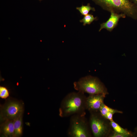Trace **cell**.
<instances>
[{
  "instance_id": "6da1fadb",
  "label": "cell",
  "mask_w": 137,
  "mask_h": 137,
  "mask_svg": "<svg viewBox=\"0 0 137 137\" xmlns=\"http://www.w3.org/2000/svg\"><path fill=\"white\" fill-rule=\"evenodd\" d=\"M86 98L84 93L79 91L68 94L61 102L59 116L65 117L76 114H85Z\"/></svg>"
},
{
  "instance_id": "7a4b0ae2",
  "label": "cell",
  "mask_w": 137,
  "mask_h": 137,
  "mask_svg": "<svg viewBox=\"0 0 137 137\" xmlns=\"http://www.w3.org/2000/svg\"><path fill=\"white\" fill-rule=\"evenodd\" d=\"M74 89L78 91L89 95L107 94V89L97 78L87 76L80 78L73 83Z\"/></svg>"
},
{
  "instance_id": "3957f363",
  "label": "cell",
  "mask_w": 137,
  "mask_h": 137,
  "mask_svg": "<svg viewBox=\"0 0 137 137\" xmlns=\"http://www.w3.org/2000/svg\"><path fill=\"white\" fill-rule=\"evenodd\" d=\"M85 114H76L71 116L67 134L71 137L91 136Z\"/></svg>"
},
{
  "instance_id": "277c9868",
  "label": "cell",
  "mask_w": 137,
  "mask_h": 137,
  "mask_svg": "<svg viewBox=\"0 0 137 137\" xmlns=\"http://www.w3.org/2000/svg\"><path fill=\"white\" fill-rule=\"evenodd\" d=\"M24 110L22 101L12 98H8L4 105L1 106V123L7 120H14L23 114Z\"/></svg>"
},
{
  "instance_id": "5b68a950",
  "label": "cell",
  "mask_w": 137,
  "mask_h": 137,
  "mask_svg": "<svg viewBox=\"0 0 137 137\" xmlns=\"http://www.w3.org/2000/svg\"><path fill=\"white\" fill-rule=\"evenodd\" d=\"M104 8L111 11L117 10L127 14L133 13L134 6L129 0H93Z\"/></svg>"
},
{
  "instance_id": "8992f818",
  "label": "cell",
  "mask_w": 137,
  "mask_h": 137,
  "mask_svg": "<svg viewBox=\"0 0 137 137\" xmlns=\"http://www.w3.org/2000/svg\"><path fill=\"white\" fill-rule=\"evenodd\" d=\"M90 113V124L94 136L101 137L107 135L109 132V126L105 121V118L99 112Z\"/></svg>"
},
{
  "instance_id": "52a82bcc",
  "label": "cell",
  "mask_w": 137,
  "mask_h": 137,
  "mask_svg": "<svg viewBox=\"0 0 137 137\" xmlns=\"http://www.w3.org/2000/svg\"><path fill=\"white\" fill-rule=\"evenodd\" d=\"M106 95L102 94L90 95L86 99V107L90 113L99 112Z\"/></svg>"
},
{
  "instance_id": "ba28073f",
  "label": "cell",
  "mask_w": 137,
  "mask_h": 137,
  "mask_svg": "<svg viewBox=\"0 0 137 137\" xmlns=\"http://www.w3.org/2000/svg\"><path fill=\"white\" fill-rule=\"evenodd\" d=\"M111 11L110 16L108 20L100 25L99 31L104 28L109 30H111L116 25L119 19L125 16L124 14H118L115 13L113 11Z\"/></svg>"
},
{
  "instance_id": "9c48e42d",
  "label": "cell",
  "mask_w": 137,
  "mask_h": 137,
  "mask_svg": "<svg viewBox=\"0 0 137 137\" xmlns=\"http://www.w3.org/2000/svg\"><path fill=\"white\" fill-rule=\"evenodd\" d=\"M14 120H7L1 123L0 134L6 137H14Z\"/></svg>"
},
{
  "instance_id": "30bf717a",
  "label": "cell",
  "mask_w": 137,
  "mask_h": 137,
  "mask_svg": "<svg viewBox=\"0 0 137 137\" xmlns=\"http://www.w3.org/2000/svg\"><path fill=\"white\" fill-rule=\"evenodd\" d=\"M22 114L14 120V137H19L23 134V125Z\"/></svg>"
},
{
  "instance_id": "8fae6325",
  "label": "cell",
  "mask_w": 137,
  "mask_h": 137,
  "mask_svg": "<svg viewBox=\"0 0 137 137\" xmlns=\"http://www.w3.org/2000/svg\"><path fill=\"white\" fill-rule=\"evenodd\" d=\"M110 124L113 129L114 131L121 134L128 135L129 136L131 135V134L127 130L121 127L117 123L113 120L110 121Z\"/></svg>"
},
{
  "instance_id": "7c38bea8",
  "label": "cell",
  "mask_w": 137,
  "mask_h": 137,
  "mask_svg": "<svg viewBox=\"0 0 137 137\" xmlns=\"http://www.w3.org/2000/svg\"><path fill=\"white\" fill-rule=\"evenodd\" d=\"M110 112H113L115 113H122V111L111 108L106 105L104 103H103L99 112L101 115L104 117L107 113Z\"/></svg>"
},
{
  "instance_id": "4fadbf2b",
  "label": "cell",
  "mask_w": 137,
  "mask_h": 137,
  "mask_svg": "<svg viewBox=\"0 0 137 137\" xmlns=\"http://www.w3.org/2000/svg\"><path fill=\"white\" fill-rule=\"evenodd\" d=\"M76 9L79 11L82 15L84 16L87 15L91 10L94 11H95V9L91 7L89 4H88L86 6L82 5L80 7H77Z\"/></svg>"
},
{
  "instance_id": "5bb4252c",
  "label": "cell",
  "mask_w": 137,
  "mask_h": 137,
  "mask_svg": "<svg viewBox=\"0 0 137 137\" xmlns=\"http://www.w3.org/2000/svg\"><path fill=\"white\" fill-rule=\"evenodd\" d=\"M97 18L94 17L91 14H88L84 16L83 18L80 20V22L83 23V25L85 26L86 24H90L93 21L96 20Z\"/></svg>"
},
{
  "instance_id": "9a60e30c",
  "label": "cell",
  "mask_w": 137,
  "mask_h": 137,
  "mask_svg": "<svg viewBox=\"0 0 137 137\" xmlns=\"http://www.w3.org/2000/svg\"><path fill=\"white\" fill-rule=\"evenodd\" d=\"M9 96V92L8 90L5 87L0 86V97L6 99Z\"/></svg>"
},
{
  "instance_id": "2e32d148",
  "label": "cell",
  "mask_w": 137,
  "mask_h": 137,
  "mask_svg": "<svg viewBox=\"0 0 137 137\" xmlns=\"http://www.w3.org/2000/svg\"><path fill=\"white\" fill-rule=\"evenodd\" d=\"M115 113L113 112H110L107 113L104 117V118L110 121L113 120V116Z\"/></svg>"
},
{
  "instance_id": "e0dca14e",
  "label": "cell",
  "mask_w": 137,
  "mask_h": 137,
  "mask_svg": "<svg viewBox=\"0 0 137 137\" xmlns=\"http://www.w3.org/2000/svg\"><path fill=\"white\" fill-rule=\"evenodd\" d=\"M110 136L111 137H127L129 136L126 134L118 133L114 131L113 134Z\"/></svg>"
},
{
  "instance_id": "ac0fdd59",
  "label": "cell",
  "mask_w": 137,
  "mask_h": 137,
  "mask_svg": "<svg viewBox=\"0 0 137 137\" xmlns=\"http://www.w3.org/2000/svg\"><path fill=\"white\" fill-rule=\"evenodd\" d=\"M131 2V1L133 2L137 6V0H129Z\"/></svg>"
}]
</instances>
